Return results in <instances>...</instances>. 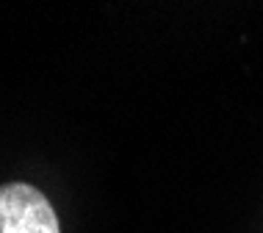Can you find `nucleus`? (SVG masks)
<instances>
[{"label":"nucleus","mask_w":263,"mask_h":233,"mask_svg":"<svg viewBox=\"0 0 263 233\" xmlns=\"http://www.w3.org/2000/svg\"><path fill=\"white\" fill-rule=\"evenodd\" d=\"M0 233H61L53 203L23 181L0 186Z\"/></svg>","instance_id":"nucleus-1"}]
</instances>
